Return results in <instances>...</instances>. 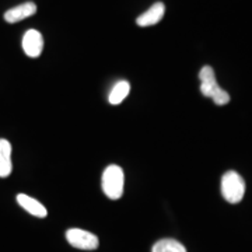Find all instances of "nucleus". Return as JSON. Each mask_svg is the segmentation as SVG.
I'll return each instance as SVG.
<instances>
[{
	"mask_svg": "<svg viewBox=\"0 0 252 252\" xmlns=\"http://www.w3.org/2000/svg\"><path fill=\"white\" fill-rule=\"evenodd\" d=\"M104 193L112 200H118L124 195V187H125V174L119 165H108L102 172L101 180Z\"/></svg>",
	"mask_w": 252,
	"mask_h": 252,
	"instance_id": "1",
	"label": "nucleus"
},
{
	"mask_svg": "<svg viewBox=\"0 0 252 252\" xmlns=\"http://www.w3.org/2000/svg\"><path fill=\"white\" fill-rule=\"evenodd\" d=\"M221 195L228 203L241 202L245 195V182L235 171H227L221 178Z\"/></svg>",
	"mask_w": 252,
	"mask_h": 252,
	"instance_id": "2",
	"label": "nucleus"
},
{
	"mask_svg": "<svg viewBox=\"0 0 252 252\" xmlns=\"http://www.w3.org/2000/svg\"><path fill=\"white\" fill-rule=\"evenodd\" d=\"M66 240L74 248L93 251L98 248V237L90 231L81 230V228H70L66 231Z\"/></svg>",
	"mask_w": 252,
	"mask_h": 252,
	"instance_id": "3",
	"label": "nucleus"
},
{
	"mask_svg": "<svg viewBox=\"0 0 252 252\" xmlns=\"http://www.w3.org/2000/svg\"><path fill=\"white\" fill-rule=\"evenodd\" d=\"M23 49L30 58H38L44 49V38L42 34L36 30H28L23 36Z\"/></svg>",
	"mask_w": 252,
	"mask_h": 252,
	"instance_id": "4",
	"label": "nucleus"
},
{
	"mask_svg": "<svg viewBox=\"0 0 252 252\" xmlns=\"http://www.w3.org/2000/svg\"><path fill=\"white\" fill-rule=\"evenodd\" d=\"M35 13V3L27 1V3H23V4H20V6H16V7H13V9L7 10V11L4 13V20H6L7 23H10V24H13V23H18V21H21V20H24V18L31 17V16H34Z\"/></svg>",
	"mask_w": 252,
	"mask_h": 252,
	"instance_id": "5",
	"label": "nucleus"
},
{
	"mask_svg": "<svg viewBox=\"0 0 252 252\" xmlns=\"http://www.w3.org/2000/svg\"><path fill=\"white\" fill-rule=\"evenodd\" d=\"M164 13H165L164 3L157 1L147 11H144L142 16H139L137 20H136V23L140 27H150V26L157 24L158 21H161V18L164 17Z\"/></svg>",
	"mask_w": 252,
	"mask_h": 252,
	"instance_id": "6",
	"label": "nucleus"
},
{
	"mask_svg": "<svg viewBox=\"0 0 252 252\" xmlns=\"http://www.w3.org/2000/svg\"><path fill=\"white\" fill-rule=\"evenodd\" d=\"M17 202L20 206L23 207L26 212H28L30 215H32V216L39 217V219H44V217L48 216L46 207L41 202H38L36 199L31 198L28 195H24V193L17 195Z\"/></svg>",
	"mask_w": 252,
	"mask_h": 252,
	"instance_id": "7",
	"label": "nucleus"
},
{
	"mask_svg": "<svg viewBox=\"0 0 252 252\" xmlns=\"http://www.w3.org/2000/svg\"><path fill=\"white\" fill-rule=\"evenodd\" d=\"M11 171V144L6 139H0V178H7Z\"/></svg>",
	"mask_w": 252,
	"mask_h": 252,
	"instance_id": "8",
	"label": "nucleus"
},
{
	"mask_svg": "<svg viewBox=\"0 0 252 252\" xmlns=\"http://www.w3.org/2000/svg\"><path fill=\"white\" fill-rule=\"evenodd\" d=\"M129 93H130V84H129V81H118L117 84L114 86V89L109 93V104H112V105L121 104L129 95Z\"/></svg>",
	"mask_w": 252,
	"mask_h": 252,
	"instance_id": "9",
	"label": "nucleus"
},
{
	"mask_svg": "<svg viewBox=\"0 0 252 252\" xmlns=\"http://www.w3.org/2000/svg\"><path fill=\"white\" fill-rule=\"evenodd\" d=\"M152 252H187V248L177 240L164 238L154 244Z\"/></svg>",
	"mask_w": 252,
	"mask_h": 252,
	"instance_id": "10",
	"label": "nucleus"
},
{
	"mask_svg": "<svg viewBox=\"0 0 252 252\" xmlns=\"http://www.w3.org/2000/svg\"><path fill=\"white\" fill-rule=\"evenodd\" d=\"M199 79H200V83H213V81H216L215 70L210 66H203L202 70L199 72Z\"/></svg>",
	"mask_w": 252,
	"mask_h": 252,
	"instance_id": "11",
	"label": "nucleus"
},
{
	"mask_svg": "<svg viewBox=\"0 0 252 252\" xmlns=\"http://www.w3.org/2000/svg\"><path fill=\"white\" fill-rule=\"evenodd\" d=\"M212 99L215 101V104L217 105H225V104H228L230 102V95H228V93L224 91L223 89H217L215 91V94L212 95Z\"/></svg>",
	"mask_w": 252,
	"mask_h": 252,
	"instance_id": "12",
	"label": "nucleus"
},
{
	"mask_svg": "<svg viewBox=\"0 0 252 252\" xmlns=\"http://www.w3.org/2000/svg\"><path fill=\"white\" fill-rule=\"evenodd\" d=\"M219 89V84L217 81H213V83H200V91L205 97H210L215 94V91Z\"/></svg>",
	"mask_w": 252,
	"mask_h": 252,
	"instance_id": "13",
	"label": "nucleus"
}]
</instances>
